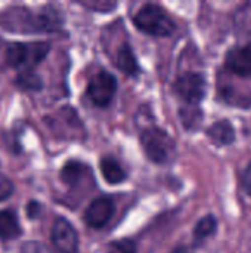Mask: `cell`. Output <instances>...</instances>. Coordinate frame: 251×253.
Masks as SVG:
<instances>
[{"instance_id": "18", "label": "cell", "mask_w": 251, "mask_h": 253, "mask_svg": "<svg viewBox=\"0 0 251 253\" xmlns=\"http://www.w3.org/2000/svg\"><path fill=\"white\" fill-rule=\"evenodd\" d=\"M13 182L10 181V178H7L4 173L0 172V203L7 200L12 194H13Z\"/></svg>"}, {"instance_id": "16", "label": "cell", "mask_w": 251, "mask_h": 253, "mask_svg": "<svg viewBox=\"0 0 251 253\" xmlns=\"http://www.w3.org/2000/svg\"><path fill=\"white\" fill-rule=\"evenodd\" d=\"M216 227H217V222H216V218L209 215L206 218H203L197 227H195V231H194V236H195V240H204L207 239L209 236H212L215 231H216Z\"/></svg>"}, {"instance_id": "13", "label": "cell", "mask_w": 251, "mask_h": 253, "mask_svg": "<svg viewBox=\"0 0 251 253\" xmlns=\"http://www.w3.org/2000/svg\"><path fill=\"white\" fill-rule=\"evenodd\" d=\"M15 84L16 87L25 92H36L43 87V82L40 76L33 70H21L15 79Z\"/></svg>"}, {"instance_id": "14", "label": "cell", "mask_w": 251, "mask_h": 253, "mask_svg": "<svg viewBox=\"0 0 251 253\" xmlns=\"http://www.w3.org/2000/svg\"><path fill=\"white\" fill-rule=\"evenodd\" d=\"M117 67L121 68L126 74L129 76H135L139 71V65L138 61L132 52V49L124 44L120 50H118V56H117Z\"/></svg>"}, {"instance_id": "22", "label": "cell", "mask_w": 251, "mask_h": 253, "mask_svg": "<svg viewBox=\"0 0 251 253\" xmlns=\"http://www.w3.org/2000/svg\"><path fill=\"white\" fill-rule=\"evenodd\" d=\"M244 185H246L247 193L251 196V163L247 166L246 173H244Z\"/></svg>"}, {"instance_id": "17", "label": "cell", "mask_w": 251, "mask_h": 253, "mask_svg": "<svg viewBox=\"0 0 251 253\" xmlns=\"http://www.w3.org/2000/svg\"><path fill=\"white\" fill-rule=\"evenodd\" d=\"M108 253H136V245L130 239L112 242L108 246Z\"/></svg>"}, {"instance_id": "2", "label": "cell", "mask_w": 251, "mask_h": 253, "mask_svg": "<svg viewBox=\"0 0 251 253\" xmlns=\"http://www.w3.org/2000/svg\"><path fill=\"white\" fill-rule=\"evenodd\" d=\"M50 44L46 42H33V43H9L6 47V62L12 68L33 70L37 64H40L49 53Z\"/></svg>"}, {"instance_id": "19", "label": "cell", "mask_w": 251, "mask_h": 253, "mask_svg": "<svg viewBox=\"0 0 251 253\" xmlns=\"http://www.w3.org/2000/svg\"><path fill=\"white\" fill-rule=\"evenodd\" d=\"M21 253H53L47 246L38 242H25L21 246Z\"/></svg>"}, {"instance_id": "1", "label": "cell", "mask_w": 251, "mask_h": 253, "mask_svg": "<svg viewBox=\"0 0 251 253\" xmlns=\"http://www.w3.org/2000/svg\"><path fill=\"white\" fill-rule=\"evenodd\" d=\"M0 25L10 33H49L62 25V18L59 10L52 6H46L40 12L12 6L0 12Z\"/></svg>"}, {"instance_id": "5", "label": "cell", "mask_w": 251, "mask_h": 253, "mask_svg": "<svg viewBox=\"0 0 251 253\" xmlns=\"http://www.w3.org/2000/svg\"><path fill=\"white\" fill-rule=\"evenodd\" d=\"M117 92V80L111 73L101 71L95 74L87 84V96L96 107H108Z\"/></svg>"}, {"instance_id": "9", "label": "cell", "mask_w": 251, "mask_h": 253, "mask_svg": "<svg viewBox=\"0 0 251 253\" xmlns=\"http://www.w3.org/2000/svg\"><path fill=\"white\" fill-rule=\"evenodd\" d=\"M226 68L238 77L251 76V47H234L226 55Z\"/></svg>"}, {"instance_id": "21", "label": "cell", "mask_w": 251, "mask_h": 253, "mask_svg": "<svg viewBox=\"0 0 251 253\" xmlns=\"http://www.w3.org/2000/svg\"><path fill=\"white\" fill-rule=\"evenodd\" d=\"M80 4L90 7V9H102V10H108L115 6V3H107V1H102V3L101 1H81Z\"/></svg>"}, {"instance_id": "10", "label": "cell", "mask_w": 251, "mask_h": 253, "mask_svg": "<svg viewBox=\"0 0 251 253\" xmlns=\"http://www.w3.org/2000/svg\"><path fill=\"white\" fill-rule=\"evenodd\" d=\"M22 234V228L18 215L13 209L0 211V240L10 242Z\"/></svg>"}, {"instance_id": "23", "label": "cell", "mask_w": 251, "mask_h": 253, "mask_svg": "<svg viewBox=\"0 0 251 253\" xmlns=\"http://www.w3.org/2000/svg\"><path fill=\"white\" fill-rule=\"evenodd\" d=\"M172 253H191L188 249H185V248H178V249H175Z\"/></svg>"}, {"instance_id": "15", "label": "cell", "mask_w": 251, "mask_h": 253, "mask_svg": "<svg viewBox=\"0 0 251 253\" xmlns=\"http://www.w3.org/2000/svg\"><path fill=\"white\" fill-rule=\"evenodd\" d=\"M84 170H86L84 165H81L78 162H68V163H65V166L61 170V179L64 184L72 187L81 179Z\"/></svg>"}, {"instance_id": "20", "label": "cell", "mask_w": 251, "mask_h": 253, "mask_svg": "<svg viewBox=\"0 0 251 253\" xmlns=\"http://www.w3.org/2000/svg\"><path fill=\"white\" fill-rule=\"evenodd\" d=\"M25 212H27L28 219H36V218H38V215L41 212V205L37 200H30L25 206Z\"/></svg>"}, {"instance_id": "3", "label": "cell", "mask_w": 251, "mask_h": 253, "mask_svg": "<svg viewBox=\"0 0 251 253\" xmlns=\"http://www.w3.org/2000/svg\"><path fill=\"white\" fill-rule=\"evenodd\" d=\"M133 21L141 31L149 36L167 37L175 31V24L172 18L158 4H152V3L145 4L135 15Z\"/></svg>"}, {"instance_id": "6", "label": "cell", "mask_w": 251, "mask_h": 253, "mask_svg": "<svg viewBox=\"0 0 251 253\" xmlns=\"http://www.w3.org/2000/svg\"><path fill=\"white\" fill-rule=\"evenodd\" d=\"M50 240L59 253L78 252V234L71 222L65 218L55 219L50 230Z\"/></svg>"}, {"instance_id": "12", "label": "cell", "mask_w": 251, "mask_h": 253, "mask_svg": "<svg viewBox=\"0 0 251 253\" xmlns=\"http://www.w3.org/2000/svg\"><path fill=\"white\" fill-rule=\"evenodd\" d=\"M101 172L105 181L109 184H120L126 179V172L123 170L120 163L111 157H105L101 160Z\"/></svg>"}, {"instance_id": "8", "label": "cell", "mask_w": 251, "mask_h": 253, "mask_svg": "<svg viewBox=\"0 0 251 253\" xmlns=\"http://www.w3.org/2000/svg\"><path fill=\"white\" fill-rule=\"evenodd\" d=\"M115 211L114 202L111 197H98L95 199L84 212V222L90 228H104L112 218Z\"/></svg>"}, {"instance_id": "7", "label": "cell", "mask_w": 251, "mask_h": 253, "mask_svg": "<svg viewBox=\"0 0 251 253\" xmlns=\"http://www.w3.org/2000/svg\"><path fill=\"white\" fill-rule=\"evenodd\" d=\"M175 89L182 99H185L188 104L194 105V104H198L204 98L206 82L197 73H186L176 80Z\"/></svg>"}, {"instance_id": "4", "label": "cell", "mask_w": 251, "mask_h": 253, "mask_svg": "<svg viewBox=\"0 0 251 253\" xmlns=\"http://www.w3.org/2000/svg\"><path fill=\"white\" fill-rule=\"evenodd\" d=\"M142 147L149 160L158 165H166L172 162L176 156V145L172 136L158 127H151L141 135Z\"/></svg>"}, {"instance_id": "24", "label": "cell", "mask_w": 251, "mask_h": 253, "mask_svg": "<svg viewBox=\"0 0 251 253\" xmlns=\"http://www.w3.org/2000/svg\"><path fill=\"white\" fill-rule=\"evenodd\" d=\"M0 43H1V39H0Z\"/></svg>"}, {"instance_id": "11", "label": "cell", "mask_w": 251, "mask_h": 253, "mask_svg": "<svg viewBox=\"0 0 251 253\" xmlns=\"http://www.w3.org/2000/svg\"><path fill=\"white\" fill-rule=\"evenodd\" d=\"M209 136L212 138L213 142L219 144V145H229L234 142L235 139V132H234V127L231 126L229 122L226 120H222V122H217L215 123L210 129H209Z\"/></svg>"}]
</instances>
